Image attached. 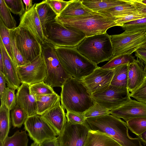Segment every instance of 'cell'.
Returning <instances> with one entry per match:
<instances>
[{
	"label": "cell",
	"instance_id": "obj_1",
	"mask_svg": "<svg viewBox=\"0 0 146 146\" xmlns=\"http://www.w3.org/2000/svg\"><path fill=\"white\" fill-rule=\"evenodd\" d=\"M55 20L64 25L72 27L83 32L86 37L105 33L109 28L117 26L115 17L109 18L98 12L76 17L57 16Z\"/></svg>",
	"mask_w": 146,
	"mask_h": 146
},
{
	"label": "cell",
	"instance_id": "obj_2",
	"mask_svg": "<svg viewBox=\"0 0 146 146\" xmlns=\"http://www.w3.org/2000/svg\"><path fill=\"white\" fill-rule=\"evenodd\" d=\"M61 88V106L67 111L83 113L94 103L91 95L80 80L72 77Z\"/></svg>",
	"mask_w": 146,
	"mask_h": 146
},
{
	"label": "cell",
	"instance_id": "obj_3",
	"mask_svg": "<svg viewBox=\"0 0 146 146\" xmlns=\"http://www.w3.org/2000/svg\"><path fill=\"white\" fill-rule=\"evenodd\" d=\"M90 129L102 133L114 140L121 146H131L134 138L128 132L126 122L110 114L86 118Z\"/></svg>",
	"mask_w": 146,
	"mask_h": 146
},
{
	"label": "cell",
	"instance_id": "obj_4",
	"mask_svg": "<svg viewBox=\"0 0 146 146\" xmlns=\"http://www.w3.org/2000/svg\"><path fill=\"white\" fill-rule=\"evenodd\" d=\"M54 46L58 58L65 70L75 79L81 80L98 66L81 54L76 47Z\"/></svg>",
	"mask_w": 146,
	"mask_h": 146
},
{
	"label": "cell",
	"instance_id": "obj_5",
	"mask_svg": "<svg viewBox=\"0 0 146 146\" xmlns=\"http://www.w3.org/2000/svg\"><path fill=\"white\" fill-rule=\"evenodd\" d=\"M76 48L81 54L97 65L109 60L113 56L111 35L106 32L86 37Z\"/></svg>",
	"mask_w": 146,
	"mask_h": 146
},
{
	"label": "cell",
	"instance_id": "obj_6",
	"mask_svg": "<svg viewBox=\"0 0 146 146\" xmlns=\"http://www.w3.org/2000/svg\"><path fill=\"white\" fill-rule=\"evenodd\" d=\"M41 44V53L47 73L44 82L52 88L55 87H62L65 81L72 77L60 63L54 45L46 41Z\"/></svg>",
	"mask_w": 146,
	"mask_h": 146
},
{
	"label": "cell",
	"instance_id": "obj_7",
	"mask_svg": "<svg viewBox=\"0 0 146 146\" xmlns=\"http://www.w3.org/2000/svg\"><path fill=\"white\" fill-rule=\"evenodd\" d=\"M45 36L46 41L54 46L68 47H77L86 37L81 31L56 20L47 25Z\"/></svg>",
	"mask_w": 146,
	"mask_h": 146
},
{
	"label": "cell",
	"instance_id": "obj_8",
	"mask_svg": "<svg viewBox=\"0 0 146 146\" xmlns=\"http://www.w3.org/2000/svg\"><path fill=\"white\" fill-rule=\"evenodd\" d=\"M91 96L94 102L110 111L125 104L131 99L127 88L110 84L94 92Z\"/></svg>",
	"mask_w": 146,
	"mask_h": 146
},
{
	"label": "cell",
	"instance_id": "obj_9",
	"mask_svg": "<svg viewBox=\"0 0 146 146\" xmlns=\"http://www.w3.org/2000/svg\"><path fill=\"white\" fill-rule=\"evenodd\" d=\"M146 32H129L125 31L111 35L113 56L121 54L131 55L146 43Z\"/></svg>",
	"mask_w": 146,
	"mask_h": 146
},
{
	"label": "cell",
	"instance_id": "obj_10",
	"mask_svg": "<svg viewBox=\"0 0 146 146\" xmlns=\"http://www.w3.org/2000/svg\"><path fill=\"white\" fill-rule=\"evenodd\" d=\"M24 125V129L31 138L38 144L55 138L59 135L42 116L37 114L28 117Z\"/></svg>",
	"mask_w": 146,
	"mask_h": 146
},
{
	"label": "cell",
	"instance_id": "obj_11",
	"mask_svg": "<svg viewBox=\"0 0 146 146\" xmlns=\"http://www.w3.org/2000/svg\"><path fill=\"white\" fill-rule=\"evenodd\" d=\"M17 44L25 60L29 63L41 54V43L27 30L17 27L15 29Z\"/></svg>",
	"mask_w": 146,
	"mask_h": 146
},
{
	"label": "cell",
	"instance_id": "obj_12",
	"mask_svg": "<svg viewBox=\"0 0 146 146\" xmlns=\"http://www.w3.org/2000/svg\"><path fill=\"white\" fill-rule=\"evenodd\" d=\"M90 129L88 124L67 122L57 137L60 146H85Z\"/></svg>",
	"mask_w": 146,
	"mask_h": 146
},
{
	"label": "cell",
	"instance_id": "obj_13",
	"mask_svg": "<svg viewBox=\"0 0 146 146\" xmlns=\"http://www.w3.org/2000/svg\"><path fill=\"white\" fill-rule=\"evenodd\" d=\"M17 69L21 83L29 85L44 81L47 74L41 53L31 62L17 67Z\"/></svg>",
	"mask_w": 146,
	"mask_h": 146
},
{
	"label": "cell",
	"instance_id": "obj_14",
	"mask_svg": "<svg viewBox=\"0 0 146 146\" xmlns=\"http://www.w3.org/2000/svg\"><path fill=\"white\" fill-rule=\"evenodd\" d=\"M113 74V68L102 69L98 66L90 74L80 80L91 94L110 84Z\"/></svg>",
	"mask_w": 146,
	"mask_h": 146
},
{
	"label": "cell",
	"instance_id": "obj_15",
	"mask_svg": "<svg viewBox=\"0 0 146 146\" xmlns=\"http://www.w3.org/2000/svg\"><path fill=\"white\" fill-rule=\"evenodd\" d=\"M35 3L32 8L25 12L20 17L18 27L25 28L40 43L46 41V37L41 27V23L35 9Z\"/></svg>",
	"mask_w": 146,
	"mask_h": 146
},
{
	"label": "cell",
	"instance_id": "obj_16",
	"mask_svg": "<svg viewBox=\"0 0 146 146\" xmlns=\"http://www.w3.org/2000/svg\"><path fill=\"white\" fill-rule=\"evenodd\" d=\"M110 113L111 115L122 118L126 122L134 118L146 117V104L131 99L125 104L110 110Z\"/></svg>",
	"mask_w": 146,
	"mask_h": 146
},
{
	"label": "cell",
	"instance_id": "obj_17",
	"mask_svg": "<svg viewBox=\"0 0 146 146\" xmlns=\"http://www.w3.org/2000/svg\"><path fill=\"white\" fill-rule=\"evenodd\" d=\"M0 47L3 63V73L7 86L13 90H18L21 83L18 76L17 66L8 54L0 39Z\"/></svg>",
	"mask_w": 146,
	"mask_h": 146
},
{
	"label": "cell",
	"instance_id": "obj_18",
	"mask_svg": "<svg viewBox=\"0 0 146 146\" xmlns=\"http://www.w3.org/2000/svg\"><path fill=\"white\" fill-rule=\"evenodd\" d=\"M146 79V66L137 58L128 64L127 88L131 93L139 88Z\"/></svg>",
	"mask_w": 146,
	"mask_h": 146
},
{
	"label": "cell",
	"instance_id": "obj_19",
	"mask_svg": "<svg viewBox=\"0 0 146 146\" xmlns=\"http://www.w3.org/2000/svg\"><path fill=\"white\" fill-rule=\"evenodd\" d=\"M16 96L17 104L25 112L28 117L37 114L36 97L31 92L29 85L22 84L17 90Z\"/></svg>",
	"mask_w": 146,
	"mask_h": 146
},
{
	"label": "cell",
	"instance_id": "obj_20",
	"mask_svg": "<svg viewBox=\"0 0 146 146\" xmlns=\"http://www.w3.org/2000/svg\"><path fill=\"white\" fill-rule=\"evenodd\" d=\"M59 134L67 122L64 108L60 101L41 115Z\"/></svg>",
	"mask_w": 146,
	"mask_h": 146
},
{
	"label": "cell",
	"instance_id": "obj_21",
	"mask_svg": "<svg viewBox=\"0 0 146 146\" xmlns=\"http://www.w3.org/2000/svg\"><path fill=\"white\" fill-rule=\"evenodd\" d=\"M35 9L45 36L47 25L55 20L57 15L47 3V0L36 4Z\"/></svg>",
	"mask_w": 146,
	"mask_h": 146
},
{
	"label": "cell",
	"instance_id": "obj_22",
	"mask_svg": "<svg viewBox=\"0 0 146 146\" xmlns=\"http://www.w3.org/2000/svg\"><path fill=\"white\" fill-rule=\"evenodd\" d=\"M85 146H121L105 134L90 129Z\"/></svg>",
	"mask_w": 146,
	"mask_h": 146
},
{
	"label": "cell",
	"instance_id": "obj_23",
	"mask_svg": "<svg viewBox=\"0 0 146 146\" xmlns=\"http://www.w3.org/2000/svg\"><path fill=\"white\" fill-rule=\"evenodd\" d=\"M93 11L84 5L80 0H72L59 15L61 17H76L91 14Z\"/></svg>",
	"mask_w": 146,
	"mask_h": 146
},
{
	"label": "cell",
	"instance_id": "obj_24",
	"mask_svg": "<svg viewBox=\"0 0 146 146\" xmlns=\"http://www.w3.org/2000/svg\"><path fill=\"white\" fill-rule=\"evenodd\" d=\"M37 105L36 114L41 115L54 106L60 100V96L56 92L45 95H35Z\"/></svg>",
	"mask_w": 146,
	"mask_h": 146
},
{
	"label": "cell",
	"instance_id": "obj_25",
	"mask_svg": "<svg viewBox=\"0 0 146 146\" xmlns=\"http://www.w3.org/2000/svg\"><path fill=\"white\" fill-rule=\"evenodd\" d=\"M128 1L129 2L127 3L101 10L98 12L109 18L138 13L135 7Z\"/></svg>",
	"mask_w": 146,
	"mask_h": 146
},
{
	"label": "cell",
	"instance_id": "obj_26",
	"mask_svg": "<svg viewBox=\"0 0 146 146\" xmlns=\"http://www.w3.org/2000/svg\"><path fill=\"white\" fill-rule=\"evenodd\" d=\"M83 4L94 12L110 8L127 3L128 0H82Z\"/></svg>",
	"mask_w": 146,
	"mask_h": 146
},
{
	"label": "cell",
	"instance_id": "obj_27",
	"mask_svg": "<svg viewBox=\"0 0 146 146\" xmlns=\"http://www.w3.org/2000/svg\"><path fill=\"white\" fill-rule=\"evenodd\" d=\"M128 64H124L113 68V74L110 84L117 87L127 88Z\"/></svg>",
	"mask_w": 146,
	"mask_h": 146
},
{
	"label": "cell",
	"instance_id": "obj_28",
	"mask_svg": "<svg viewBox=\"0 0 146 146\" xmlns=\"http://www.w3.org/2000/svg\"><path fill=\"white\" fill-rule=\"evenodd\" d=\"M10 111L1 104L0 108V142H3L8 136L10 128Z\"/></svg>",
	"mask_w": 146,
	"mask_h": 146
},
{
	"label": "cell",
	"instance_id": "obj_29",
	"mask_svg": "<svg viewBox=\"0 0 146 146\" xmlns=\"http://www.w3.org/2000/svg\"><path fill=\"white\" fill-rule=\"evenodd\" d=\"M28 136L26 130H18L12 136L6 138L3 142V146H27Z\"/></svg>",
	"mask_w": 146,
	"mask_h": 146
},
{
	"label": "cell",
	"instance_id": "obj_30",
	"mask_svg": "<svg viewBox=\"0 0 146 146\" xmlns=\"http://www.w3.org/2000/svg\"><path fill=\"white\" fill-rule=\"evenodd\" d=\"M0 19L9 30L16 29V22L4 0H0Z\"/></svg>",
	"mask_w": 146,
	"mask_h": 146
},
{
	"label": "cell",
	"instance_id": "obj_31",
	"mask_svg": "<svg viewBox=\"0 0 146 146\" xmlns=\"http://www.w3.org/2000/svg\"><path fill=\"white\" fill-rule=\"evenodd\" d=\"M134 58L131 55L121 54L113 56L106 64L101 67L102 69L113 68L124 64L132 63L135 60Z\"/></svg>",
	"mask_w": 146,
	"mask_h": 146
},
{
	"label": "cell",
	"instance_id": "obj_32",
	"mask_svg": "<svg viewBox=\"0 0 146 146\" xmlns=\"http://www.w3.org/2000/svg\"><path fill=\"white\" fill-rule=\"evenodd\" d=\"M0 39L8 54L15 64L12 50L9 30L5 26L1 19H0Z\"/></svg>",
	"mask_w": 146,
	"mask_h": 146
},
{
	"label": "cell",
	"instance_id": "obj_33",
	"mask_svg": "<svg viewBox=\"0 0 146 146\" xmlns=\"http://www.w3.org/2000/svg\"><path fill=\"white\" fill-rule=\"evenodd\" d=\"M129 129L138 136L146 131V117H140L130 119L126 122Z\"/></svg>",
	"mask_w": 146,
	"mask_h": 146
},
{
	"label": "cell",
	"instance_id": "obj_34",
	"mask_svg": "<svg viewBox=\"0 0 146 146\" xmlns=\"http://www.w3.org/2000/svg\"><path fill=\"white\" fill-rule=\"evenodd\" d=\"M12 124L14 128L21 127L28 117L25 112L18 104L11 111Z\"/></svg>",
	"mask_w": 146,
	"mask_h": 146
},
{
	"label": "cell",
	"instance_id": "obj_35",
	"mask_svg": "<svg viewBox=\"0 0 146 146\" xmlns=\"http://www.w3.org/2000/svg\"><path fill=\"white\" fill-rule=\"evenodd\" d=\"M12 50L17 67L24 66L28 63L22 55L17 46L15 35V29L9 30Z\"/></svg>",
	"mask_w": 146,
	"mask_h": 146
},
{
	"label": "cell",
	"instance_id": "obj_36",
	"mask_svg": "<svg viewBox=\"0 0 146 146\" xmlns=\"http://www.w3.org/2000/svg\"><path fill=\"white\" fill-rule=\"evenodd\" d=\"M121 27L125 31L129 32H146V17L126 23Z\"/></svg>",
	"mask_w": 146,
	"mask_h": 146
},
{
	"label": "cell",
	"instance_id": "obj_37",
	"mask_svg": "<svg viewBox=\"0 0 146 146\" xmlns=\"http://www.w3.org/2000/svg\"><path fill=\"white\" fill-rule=\"evenodd\" d=\"M1 104L5 106L10 111L13 110L17 104L15 90L6 87L1 97Z\"/></svg>",
	"mask_w": 146,
	"mask_h": 146
},
{
	"label": "cell",
	"instance_id": "obj_38",
	"mask_svg": "<svg viewBox=\"0 0 146 146\" xmlns=\"http://www.w3.org/2000/svg\"><path fill=\"white\" fill-rule=\"evenodd\" d=\"M29 86L31 92L35 96L47 95L55 93L53 88L44 81Z\"/></svg>",
	"mask_w": 146,
	"mask_h": 146
},
{
	"label": "cell",
	"instance_id": "obj_39",
	"mask_svg": "<svg viewBox=\"0 0 146 146\" xmlns=\"http://www.w3.org/2000/svg\"><path fill=\"white\" fill-rule=\"evenodd\" d=\"M110 110L94 102L93 105L83 113L86 118L109 114Z\"/></svg>",
	"mask_w": 146,
	"mask_h": 146
},
{
	"label": "cell",
	"instance_id": "obj_40",
	"mask_svg": "<svg viewBox=\"0 0 146 146\" xmlns=\"http://www.w3.org/2000/svg\"><path fill=\"white\" fill-rule=\"evenodd\" d=\"M10 11L21 17L25 12L24 5L21 0H4Z\"/></svg>",
	"mask_w": 146,
	"mask_h": 146
},
{
	"label": "cell",
	"instance_id": "obj_41",
	"mask_svg": "<svg viewBox=\"0 0 146 146\" xmlns=\"http://www.w3.org/2000/svg\"><path fill=\"white\" fill-rule=\"evenodd\" d=\"M65 115L68 122L79 124H88L83 113L67 111Z\"/></svg>",
	"mask_w": 146,
	"mask_h": 146
},
{
	"label": "cell",
	"instance_id": "obj_42",
	"mask_svg": "<svg viewBox=\"0 0 146 146\" xmlns=\"http://www.w3.org/2000/svg\"><path fill=\"white\" fill-rule=\"evenodd\" d=\"M70 1H65L63 0H47V1L57 16L66 8Z\"/></svg>",
	"mask_w": 146,
	"mask_h": 146
},
{
	"label": "cell",
	"instance_id": "obj_43",
	"mask_svg": "<svg viewBox=\"0 0 146 146\" xmlns=\"http://www.w3.org/2000/svg\"><path fill=\"white\" fill-rule=\"evenodd\" d=\"M130 96L137 101L146 104V79L139 88L130 93Z\"/></svg>",
	"mask_w": 146,
	"mask_h": 146
},
{
	"label": "cell",
	"instance_id": "obj_44",
	"mask_svg": "<svg viewBox=\"0 0 146 146\" xmlns=\"http://www.w3.org/2000/svg\"><path fill=\"white\" fill-rule=\"evenodd\" d=\"M143 17L138 13H136L124 16L115 17V21L117 26L121 27L126 23Z\"/></svg>",
	"mask_w": 146,
	"mask_h": 146
},
{
	"label": "cell",
	"instance_id": "obj_45",
	"mask_svg": "<svg viewBox=\"0 0 146 146\" xmlns=\"http://www.w3.org/2000/svg\"><path fill=\"white\" fill-rule=\"evenodd\" d=\"M135 7L137 13L143 16L146 17V5L141 2L140 0H128Z\"/></svg>",
	"mask_w": 146,
	"mask_h": 146
},
{
	"label": "cell",
	"instance_id": "obj_46",
	"mask_svg": "<svg viewBox=\"0 0 146 146\" xmlns=\"http://www.w3.org/2000/svg\"><path fill=\"white\" fill-rule=\"evenodd\" d=\"M135 55L146 66V50L139 48L135 52Z\"/></svg>",
	"mask_w": 146,
	"mask_h": 146
},
{
	"label": "cell",
	"instance_id": "obj_47",
	"mask_svg": "<svg viewBox=\"0 0 146 146\" xmlns=\"http://www.w3.org/2000/svg\"><path fill=\"white\" fill-rule=\"evenodd\" d=\"M39 146H60L58 137L44 141L39 144Z\"/></svg>",
	"mask_w": 146,
	"mask_h": 146
},
{
	"label": "cell",
	"instance_id": "obj_48",
	"mask_svg": "<svg viewBox=\"0 0 146 146\" xmlns=\"http://www.w3.org/2000/svg\"><path fill=\"white\" fill-rule=\"evenodd\" d=\"M6 81L4 73L0 71V95L1 97L6 88Z\"/></svg>",
	"mask_w": 146,
	"mask_h": 146
},
{
	"label": "cell",
	"instance_id": "obj_49",
	"mask_svg": "<svg viewBox=\"0 0 146 146\" xmlns=\"http://www.w3.org/2000/svg\"><path fill=\"white\" fill-rule=\"evenodd\" d=\"M26 5L25 12L30 10L33 7V1L32 0H23Z\"/></svg>",
	"mask_w": 146,
	"mask_h": 146
},
{
	"label": "cell",
	"instance_id": "obj_50",
	"mask_svg": "<svg viewBox=\"0 0 146 146\" xmlns=\"http://www.w3.org/2000/svg\"><path fill=\"white\" fill-rule=\"evenodd\" d=\"M0 71L3 73L4 66L1 51H0Z\"/></svg>",
	"mask_w": 146,
	"mask_h": 146
},
{
	"label": "cell",
	"instance_id": "obj_51",
	"mask_svg": "<svg viewBox=\"0 0 146 146\" xmlns=\"http://www.w3.org/2000/svg\"><path fill=\"white\" fill-rule=\"evenodd\" d=\"M138 136L142 141L146 145V131Z\"/></svg>",
	"mask_w": 146,
	"mask_h": 146
},
{
	"label": "cell",
	"instance_id": "obj_52",
	"mask_svg": "<svg viewBox=\"0 0 146 146\" xmlns=\"http://www.w3.org/2000/svg\"><path fill=\"white\" fill-rule=\"evenodd\" d=\"M140 48L146 50V43L144 44Z\"/></svg>",
	"mask_w": 146,
	"mask_h": 146
},
{
	"label": "cell",
	"instance_id": "obj_53",
	"mask_svg": "<svg viewBox=\"0 0 146 146\" xmlns=\"http://www.w3.org/2000/svg\"><path fill=\"white\" fill-rule=\"evenodd\" d=\"M31 146H39V144L34 142L31 145Z\"/></svg>",
	"mask_w": 146,
	"mask_h": 146
},
{
	"label": "cell",
	"instance_id": "obj_54",
	"mask_svg": "<svg viewBox=\"0 0 146 146\" xmlns=\"http://www.w3.org/2000/svg\"><path fill=\"white\" fill-rule=\"evenodd\" d=\"M140 1L143 4L146 5V0H140Z\"/></svg>",
	"mask_w": 146,
	"mask_h": 146
},
{
	"label": "cell",
	"instance_id": "obj_55",
	"mask_svg": "<svg viewBox=\"0 0 146 146\" xmlns=\"http://www.w3.org/2000/svg\"><path fill=\"white\" fill-rule=\"evenodd\" d=\"M0 146H3V142H0Z\"/></svg>",
	"mask_w": 146,
	"mask_h": 146
},
{
	"label": "cell",
	"instance_id": "obj_56",
	"mask_svg": "<svg viewBox=\"0 0 146 146\" xmlns=\"http://www.w3.org/2000/svg\"><path fill=\"white\" fill-rule=\"evenodd\" d=\"M145 36H146V33H145Z\"/></svg>",
	"mask_w": 146,
	"mask_h": 146
}]
</instances>
